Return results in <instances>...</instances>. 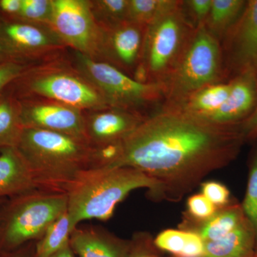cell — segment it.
<instances>
[{"label":"cell","mask_w":257,"mask_h":257,"mask_svg":"<svg viewBox=\"0 0 257 257\" xmlns=\"http://www.w3.org/2000/svg\"><path fill=\"white\" fill-rule=\"evenodd\" d=\"M200 185L203 195L205 196L217 208L226 207L235 200L231 197L228 187L221 182L208 181L202 182Z\"/></svg>","instance_id":"4dcf8cb0"},{"label":"cell","mask_w":257,"mask_h":257,"mask_svg":"<svg viewBox=\"0 0 257 257\" xmlns=\"http://www.w3.org/2000/svg\"><path fill=\"white\" fill-rule=\"evenodd\" d=\"M246 219L241 203L235 199L229 205L218 208L207 220L196 221L183 216L179 229L197 234L205 243L224 237Z\"/></svg>","instance_id":"e0dca14e"},{"label":"cell","mask_w":257,"mask_h":257,"mask_svg":"<svg viewBox=\"0 0 257 257\" xmlns=\"http://www.w3.org/2000/svg\"><path fill=\"white\" fill-rule=\"evenodd\" d=\"M50 257H77V256L71 248L70 244H68Z\"/></svg>","instance_id":"8d00e7d4"},{"label":"cell","mask_w":257,"mask_h":257,"mask_svg":"<svg viewBox=\"0 0 257 257\" xmlns=\"http://www.w3.org/2000/svg\"><path fill=\"white\" fill-rule=\"evenodd\" d=\"M189 235V231L184 230L166 229L161 231L154 241L160 251L170 253L172 257H179L187 244Z\"/></svg>","instance_id":"83f0119b"},{"label":"cell","mask_w":257,"mask_h":257,"mask_svg":"<svg viewBox=\"0 0 257 257\" xmlns=\"http://www.w3.org/2000/svg\"><path fill=\"white\" fill-rule=\"evenodd\" d=\"M4 92L18 99H47L82 111L111 108L78 69L57 61L32 66Z\"/></svg>","instance_id":"277c9868"},{"label":"cell","mask_w":257,"mask_h":257,"mask_svg":"<svg viewBox=\"0 0 257 257\" xmlns=\"http://www.w3.org/2000/svg\"><path fill=\"white\" fill-rule=\"evenodd\" d=\"M205 196L201 194H193L187 201V210L184 216L196 221L207 220L217 210Z\"/></svg>","instance_id":"f1b7e54d"},{"label":"cell","mask_w":257,"mask_h":257,"mask_svg":"<svg viewBox=\"0 0 257 257\" xmlns=\"http://www.w3.org/2000/svg\"><path fill=\"white\" fill-rule=\"evenodd\" d=\"M23 0H0V20L18 21Z\"/></svg>","instance_id":"836d02e7"},{"label":"cell","mask_w":257,"mask_h":257,"mask_svg":"<svg viewBox=\"0 0 257 257\" xmlns=\"http://www.w3.org/2000/svg\"><path fill=\"white\" fill-rule=\"evenodd\" d=\"M147 28L128 21L101 28V61L135 75L141 62Z\"/></svg>","instance_id":"4fadbf2b"},{"label":"cell","mask_w":257,"mask_h":257,"mask_svg":"<svg viewBox=\"0 0 257 257\" xmlns=\"http://www.w3.org/2000/svg\"><path fill=\"white\" fill-rule=\"evenodd\" d=\"M0 257H36L35 241L13 250L0 249Z\"/></svg>","instance_id":"d590c367"},{"label":"cell","mask_w":257,"mask_h":257,"mask_svg":"<svg viewBox=\"0 0 257 257\" xmlns=\"http://www.w3.org/2000/svg\"><path fill=\"white\" fill-rule=\"evenodd\" d=\"M212 0L183 1L186 15L196 28L203 26L210 12Z\"/></svg>","instance_id":"d6a6232c"},{"label":"cell","mask_w":257,"mask_h":257,"mask_svg":"<svg viewBox=\"0 0 257 257\" xmlns=\"http://www.w3.org/2000/svg\"><path fill=\"white\" fill-rule=\"evenodd\" d=\"M160 257H163V256H160Z\"/></svg>","instance_id":"60d3db41"},{"label":"cell","mask_w":257,"mask_h":257,"mask_svg":"<svg viewBox=\"0 0 257 257\" xmlns=\"http://www.w3.org/2000/svg\"><path fill=\"white\" fill-rule=\"evenodd\" d=\"M50 28L65 46L94 60H101L102 28L86 0H52Z\"/></svg>","instance_id":"9c48e42d"},{"label":"cell","mask_w":257,"mask_h":257,"mask_svg":"<svg viewBox=\"0 0 257 257\" xmlns=\"http://www.w3.org/2000/svg\"><path fill=\"white\" fill-rule=\"evenodd\" d=\"M75 229L68 212L65 211L47 228L43 236L35 241L36 257H50L69 244L71 234Z\"/></svg>","instance_id":"603a6c76"},{"label":"cell","mask_w":257,"mask_h":257,"mask_svg":"<svg viewBox=\"0 0 257 257\" xmlns=\"http://www.w3.org/2000/svg\"><path fill=\"white\" fill-rule=\"evenodd\" d=\"M128 0L89 1L91 10L101 28H108L126 21Z\"/></svg>","instance_id":"cb8c5ba5"},{"label":"cell","mask_w":257,"mask_h":257,"mask_svg":"<svg viewBox=\"0 0 257 257\" xmlns=\"http://www.w3.org/2000/svg\"><path fill=\"white\" fill-rule=\"evenodd\" d=\"M221 44L226 78L250 69L257 71V0L247 1Z\"/></svg>","instance_id":"8fae6325"},{"label":"cell","mask_w":257,"mask_h":257,"mask_svg":"<svg viewBox=\"0 0 257 257\" xmlns=\"http://www.w3.org/2000/svg\"><path fill=\"white\" fill-rule=\"evenodd\" d=\"M12 61L7 55L6 52H5L4 48H3V45L0 43V64L4 63V62H9Z\"/></svg>","instance_id":"74e56055"},{"label":"cell","mask_w":257,"mask_h":257,"mask_svg":"<svg viewBox=\"0 0 257 257\" xmlns=\"http://www.w3.org/2000/svg\"><path fill=\"white\" fill-rule=\"evenodd\" d=\"M247 1L212 0L209 14L203 26L221 42L241 16Z\"/></svg>","instance_id":"44dd1931"},{"label":"cell","mask_w":257,"mask_h":257,"mask_svg":"<svg viewBox=\"0 0 257 257\" xmlns=\"http://www.w3.org/2000/svg\"><path fill=\"white\" fill-rule=\"evenodd\" d=\"M0 43L10 60L28 64L65 47L49 27L3 20H0Z\"/></svg>","instance_id":"30bf717a"},{"label":"cell","mask_w":257,"mask_h":257,"mask_svg":"<svg viewBox=\"0 0 257 257\" xmlns=\"http://www.w3.org/2000/svg\"><path fill=\"white\" fill-rule=\"evenodd\" d=\"M253 257H257V255H256V256H253Z\"/></svg>","instance_id":"ab89813d"},{"label":"cell","mask_w":257,"mask_h":257,"mask_svg":"<svg viewBox=\"0 0 257 257\" xmlns=\"http://www.w3.org/2000/svg\"><path fill=\"white\" fill-rule=\"evenodd\" d=\"M69 244L78 257H126L130 240L98 226H77L71 234Z\"/></svg>","instance_id":"2e32d148"},{"label":"cell","mask_w":257,"mask_h":257,"mask_svg":"<svg viewBox=\"0 0 257 257\" xmlns=\"http://www.w3.org/2000/svg\"><path fill=\"white\" fill-rule=\"evenodd\" d=\"M195 30L184 11L183 1L173 0L147 26L141 62L134 78L165 86Z\"/></svg>","instance_id":"5b68a950"},{"label":"cell","mask_w":257,"mask_h":257,"mask_svg":"<svg viewBox=\"0 0 257 257\" xmlns=\"http://www.w3.org/2000/svg\"><path fill=\"white\" fill-rule=\"evenodd\" d=\"M5 199H0V205H1V204L3 202V201L5 200Z\"/></svg>","instance_id":"f35d334b"},{"label":"cell","mask_w":257,"mask_h":257,"mask_svg":"<svg viewBox=\"0 0 257 257\" xmlns=\"http://www.w3.org/2000/svg\"><path fill=\"white\" fill-rule=\"evenodd\" d=\"M52 11V0H23V8L18 21L49 27Z\"/></svg>","instance_id":"4316f807"},{"label":"cell","mask_w":257,"mask_h":257,"mask_svg":"<svg viewBox=\"0 0 257 257\" xmlns=\"http://www.w3.org/2000/svg\"><path fill=\"white\" fill-rule=\"evenodd\" d=\"M241 206L254 232L257 255V147L250 159L247 187Z\"/></svg>","instance_id":"484cf974"},{"label":"cell","mask_w":257,"mask_h":257,"mask_svg":"<svg viewBox=\"0 0 257 257\" xmlns=\"http://www.w3.org/2000/svg\"><path fill=\"white\" fill-rule=\"evenodd\" d=\"M66 194L34 189L5 199L0 205V249L13 250L38 241L67 211Z\"/></svg>","instance_id":"8992f818"},{"label":"cell","mask_w":257,"mask_h":257,"mask_svg":"<svg viewBox=\"0 0 257 257\" xmlns=\"http://www.w3.org/2000/svg\"><path fill=\"white\" fill-rule=\"evenodd\" d=\"M18 100L23 128L63 134L88 142L83 111L47 99L32 98Z\"/></svg>","instance_id":"7c38bea8"},{"label":"cell","mask_w":257,"mask_h":257,"mask_svg":"<svg viewBox=\"0 0 257 257\" xmlns=\"http://www.w3.org/2000/svg\"><path fill=\"white\" fill-rule=\"evenodd\" d=\"M231 90L226 101L214 112L202 118L214 124H241L257 104V71L250 69L229 79Z\"/></svg>","instance_id":"9a60e30c"},{"label":"cell","mask_w":257,"mask_h":257,"mask_svg":"<svg viewBox=\"0 0 257 257\" xmlns=\"http://www.w3.org/2000/svg\"><path fill=\"white\" fill-rule=\"evenodd\" d=\"M37 189L31 171L18 149L0 150V199Z\"/></svg>","instance_id":"ac0fdd59"},{"label":"cell","mask_w":257,"mask_h":257,"mask_svg":"<svg viewBox=\"0 0 257 257\" xmlns=\"http://www.w3.org/2000/svg\"><path fill=\"white\" fill-rule=\"evenodd\" d=\"M33 64L9 61L0 64V95L20 76L23 75Z\"/></svg>","instance_id":"1f68e13d"},{"label":"cell","mask_w":257,"mask_h":257,"mask_svg":"<svg viewBox=\"0 0 257 257\" xmlns=\"http://www.w3.org/2000/svg\"><path fill=\"white\" fill-rule=\"evenodd\" d=\"M246 142L241 124H214L164 104L119 143L111 167L140 171L160 184L162 200L178 202L234 161Z\"/></svg>","instance_id":"6da1fadb"},{"label":"cell","mask_w":257,"mask_h":257,"mask_svg":"<svg viewBox=\"0 0 257 257\" xmlns=\"http://www.w3.org/2000/svg\"><path fill=\"white\" fill-rule=\"evenodd\" d=\"M173 0H128L126 21L148 26Z\"/></svg>","instance_id":"d4e9b609"},{"label":"cell","mask_w":257,"mask_h":257,"mask_svg":"<svg viewBox=\"0 0 257 257\" xmlns=\"http://www.w3.org/2000/svg\"><path fill=\"white\" fill-rule=\"evenodd\" d=\"M18 151L26 161L37 189L67 194L84 171L95 167L94 147L63 134L24 128Z\"/></svg>","instance_id":"7a4b0ae2"},{"label":"cell","mask_w":257,"mask_h":257,"mask_svg":"<svg viewBox=\"0 0 257 257\" xmlns=\"http://www.w3.org/2000/svg\"><path fill=\"white\" fill-rule=\"evenodd\" d=\"M226 79L221 42L204 26L199 27L165 83V104H178L198 89Z\"/></svg>","instance_id":"52a82bcc"},{"label":"cell","mask_w":257,"mask_h":257,"mask_svg":"<svg viewBox=\"0 0 257 257\" xmlns=\"http://www.w3.org/2000/svg\"><path fill=\"white\" fill-rule=\"evenodd\" d=\"M147 117L140 111L116 108L94 111L85 116L86 136L93 147L120 143Z\"/></svg>","instance_id":"5bb4252c"},{"label":"cell","mask_w":257,"mask_h":257,"mask_svg":"<svg viewBox=\"0 0 257 257\" xmlns=\"http://www.w3.org/2000/svg\"><path fill=\"white\" fill-rule=\"evenodd\" d=\"M256 241L252 226L247 219L221 239L204 243L199 257H253Z\"/></svg>","instance_id":"d6986e66"},{"label":"cell","mask_w":257,"mask_h":257,"mask_svg":"<svg viewBox=\"0 0 257 257\" xmlns=\"http://www.w3.org/2000/svg\"><path fill=\"white\" fill-rule=\"evenodd\" d=\"M23 130L20 101L9 93L3 92L0 95V150L17 148Z\"/></svg>","instance_id":"7402d4cb"},{"label":"cell","mask_w":257,"mask_h":257,"mask_svg":"<svg viewBox=\"0 0 257 257\" xmlns=\"http://www.w3.org/2000/svg\"><path fill=\"white\" fill-rule=\"evenodd\" d=\"M231 88L230 80L209 84L193 92L179 104L168 106H176L193 116L204 118L217 110L224 104Z\"/></svg>","instance_id":"ffe728a7"},{"label":"cell","mask_w":257,"mask_h":257,"mask_svg":"<svg viewBox=\"0 0 257 257\" xmlns=\"http://www.w3.org/2000/svg\"><path fill=\"white\" fill-rule=\"evenodd\" d=\"M241 130L246 142L253 141L257 139V104L254 110L241 124Z\"/></svg>","instance_id":"e575fe53"},{"label":"cell","mask_w":257,"mask_h":257,"mask_svg":"<svg viewBox=\"0 0 257 257\" xmlns=\"http://www.w3.org/2000/svg\"><path fill=\"white\" fill-rule=\"evenodd\" d=\"M76 55L77 69L97 88L109 107L140 111L165 100L163 84L140 82L104 61Z\"/></svg>","instance_id":"ba28073f"},{"label":"cell","mask_w":257,"mask_h":257,"mask_svg":"<svg viewBox=\"0 0 257 257\" xmlns=\"http://www.w3.org/2000/svg\"><path fill=\"white\" fill-rule=\"evenodd\" d=\"M147 189L154 200H162L160 184L128 167H94L84 171L72 183L67 195V212L74 228L89 219L105 221L116 206L133 191Z\"/></svg>","instance_id":"3957f363"},{"label":"cell","mask_w":257,"mask_h":257,"mask_svg":"<svg viewBox=\"0 0 257 257\" xmlns=\"http://www.w3.org/2000/svg\"><path fill=\"white\" fill-rule=\"evenodd\" d=\"M155 238L148 232H137L130 239L126 257H160V251L155 246Z\"/></svg>","instance_id":"f546056e"}]
</instances>
